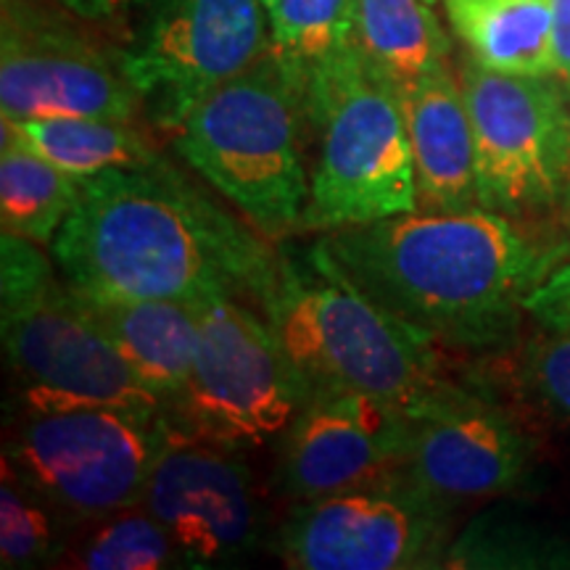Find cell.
Masks as SVG:
<instances>
[{"label": "cell", "instance_id": "15", "mask_svg": "<svg viewBox=\"0 0 570 570\" xmlns=\"http://www.w3.org/2000/svg\"><path fill=\"white\" fill-rule=\"evenodd\" d=\"M531 462L533 444L515 420L483 396L460 389L412 417L402 473L454 508L518 489Z\"/></svg>", "mask_w": 570, "mask_h": 570}, {"label": "cell", "instance_id": "2", "mask_svg": "<svg viewBox=\"0 0 570 570\" xmlns=\"http://www.w3.org/2000/svg\"><path fill=\"white\" fill-rule=\"evenodd\" d=\"M317 244L375 304L449 346L502 341L533 288L570 254L487 206L404 212L327 230Z\"/></svg>", "mask_w": 570, "mask_h": 570}, {"label": "cell", "instance_id": "18", "mask_svg": "<svg viewBox=\"0 0 570 570\" xmlns=\"http://www.w3.org/2000/svg\"><path fill=\"white\" fill-rule=\"evenodd\" d=\"M356 51L396 96L452 67V38L431 0H354Z\"/></svg>", "mask_w": 570, "mask_h": 570}, {"label": "cell", "instance_id": "26", "mask_svg": "<svg viewBox=\"0 0 570 570\" xmlns=\"http://www.w3.org/2000/svg\"><path fill=\"white\" fill-rule=\"evenodd\" d=\"M525 312L544 331H568L570 327V259L560 262L544 283L525 298Z\"/></svg>", "mask_w": 570, "mask_h": 570}, {"label": "cell", "instance_id": "12", "mask_svg": "<svg viewBox=\"0 0 570 570\" xmlns=\"http://www.w3.org/2000/svg\"><path fill=\"white\" fill-rule=\"evenodd\" d=\"M3 119L96 117L135 122L140 101L119 67L75 21L38 0H3L0 21Z\"/></svg>", "mask_w": 570, "mask_h": 570}, {"label": "cell", "instance_id": "19", "mask_svg": "<svg viewBox=\"0 0 570 570\" xmlns=\"http://www.w3.org/2000/svg\"><path fill=\"white\" fill-rule=\"evenodd\" d=\"M475 61L512 75H554L552 0H441Z\"/></svg>", "mask_w": 570, "mask_h": 570}, {"label": "cell", "instance_id": "22", "mask_svg": "<svg viewBox=\"0 0 570 570\" xmlns=\"http://www.w3.org/2000/svg\"><path fill=\"white\" fill-rule=\"evenodd\" d=\"M80 196V177L63 173L32 148L3 135L0 223L3 233L32 244H53Z\"/></svg>", "mask_w": 570, "mask_h": 570}, {"label": "cell", "instance_id": "1", "mask_svg": "<svg viewBox=\"0 0 570 570\" xmlns=\"http://www.w3.org/2000/svg\"><path fill=\"white\" fill-rule=\"evenodd\" d=\"M51 254L69 288L92 298L240 296L262 306L277 275L262 233L235 223L167 159L80 177Z\"/></svg>", "mask_w": 570, "mask_h": 570}, {"label": "cell", "instance_id": "7", "mask_svg": "<svg viewBox=\"0 0 570 570\" xmlns=\"http://www.w3.org/2000/svg\"><path fill=\"white\" fill-rule=\"evenodd\" d=\"M240 296L198 304L202 336L188 381L164 410L175 439L246 449L281 439L309 386L269 327Z\"/></svg>", "mask_w": 570, "mask_h": 570}, {"label": "cell", "instance_id": "13", "mask_svg": "<svg viewBox=\"0 0 570 570\" xmlns=\"http://www.w3.org/2000/svg\"><path fill=\"white\" fill-rule=\"evenodd\" d=\"M412 417L362 391H309L281 436L275 481L294 502H312L402 473Z\"/></svg>", "mask_w": 570, "mask_h": 570}, {"label": "cell", "instance_id": "10", "mask_svg": "<svg viewBox=\"0 0 570 570\" xmlns=\"http://www.w3.org/2000/svg\"><path fill=\"white\" fill-rule=\"evenodd\" d=\"M460 85L475 135L479 204L504 217L560 209L570 156V96L554 75H512L465 56Z\"/></svg>", "mask_w": 570, "mask_h": 570}, {"label": "cell", "instance_id": "27", "mask_svg": "<svg viewBox=\"0 0 570 570\" xmlns=\"http://www.w3.org/2000/svg\"><path fill=\"white\" fill-rule=\"evenodd\" d=\"M550 48L554 77L570 88V0H552Z\"/></svg>", "mask_w": 570, "mask_h": 570}, {"label": "cell", "instance_id": "8", "mask_svg": "<svg viewBox=\"0 0 570 570\" xmlns=\"http://www.w3.org/2000/svg\"><path fill=\"white\" fill-rule=\"evenodd\" d=\"M119 67L156 130L190 111L269 51L265 0H132Z\"/></svg>", "mask_w": 570, "mask_h": 570}, {"label": "cell", "instance_id": "14", "mask_svg": "<svg viewBox=\"0 0 570 570\" xmlns=\"http://www.w3.org/2000/svg\"><path fill=\"white\" fill-rule=\"evenodd\" d=\"M140 508L167 529L188 568L244 560L265 520L238 449L175 436L148 475Z\"/></svg>", "mask_w": 570, "mask_h": 570}, {"label": "cell", "instance_id": "28", "mask_svg": "<svg viewBox=\"0 0 570 570\" xmlns=\"http://www.w3.org/2000/svg\"><path fill=\"white\" fill-rule=\"evenodd\" d=\"M56 3L88 24H109V21L125 17L132 0H56Z\"/></svg>", "mask_w": 570, "mask_h": 570}, {"label": "cell", "instance_id": "24", "mask_svg": "<svg viewBox=\"0 0 570 570\" xmlns=\"http://www.w3.org/2000/svg\"><path fill=\"white\" fill-rule=\"evenodd\" d=\"M56 512L51 504L21 479L3 454L0 479V566L6 570L38 568L59 554Z\"/></svg>", "mask_w": 570, "mask_h": 570}, {"label": "cell", "instance_id": "3", "mask_svg": "<svg viewBox=\"0 0 570 570\" xmlns=\"http://www.w3.org/2000/svg\"><path fill=\"white\" fill-rule=\"evenodd\" d=\"M259 309L309 391H362L417 417L462 389L441 365L436 341L356 288L320 244L277 254Z\"/></svg>", "mask_w": 570, "mask_h": 570}, {"label": "cell", "instance_id": "11", "mask_svg": "<svg viewBox=\"0 0 570 570\" xmlns=\"http://www.w3.org/2000/svg\"><path fill=\"white\" fill-rule=\"evenodd\" d=\"M404 473L298 502L277 533V554L298 570H410L446 558L449 515Z\"/></svg>", "mask_w": 570, "mask_h": 570}, {"label": "cell", "instance_id": "29", "mask_svg": "<svg viewBox=\"0 0 570 570\" xmlns=\"http://www.w3.org/2000/svg\"><path fill=\"white\" fill-rule=\"evenodd\" d=\"M560 209L566 212V217L570 219V156H568V173H566V188H562V204Z\"/></svg>", "mask_w": 570, "mask_h": 570}, {"label": "cell", "instance_id": "6", "mask_svg": "<svg viewBox=\"0 0 570 570\" xmlns=\"http://www.w3.org/2000/svg\"><path fill=\"white\" fill-rule=\"evenodd\" d=\"M306 125L320 132L302 230H338L417 209V183L402 101L360 51L306 90Z\"/></svg>", "mask_w": 570, "mask_h": 570}, {"label": "cell", "instance_id": "23", "mask_svg": "<svg viewBox=\"0 0 570 570\" xmlns=\"http://www.w3.org/2000/svg\"><path fill=\"white\" fill-rule=\"evenodd\" d=\"M88 570H161L185 566L173 537L140 504L98 520L69 562Z\"/></svg>", "mask_w": 570, "mask_h": 570}, {"label": "cell", "instance_id": "21", "mask_svg": "<svg viewBox=\"0 0 570 570\" xmlns=\"http://www.w3.org/2000/svg\"><path fill=\"white\" fill-rule=\"evenodd\" d=\"M265 9L269 53L306 101L309 85L354 51V0H265Z\"/></svg>", "mask_w": 570, "mask_h": 570}, {"label": "cell", "instance_id": "20", "mask_svg": "<svg viewBox=\"0 0 570 570\" xmlns=\"http://www.w3.org/2000/svg\"><path fill=\"white\" fill-rule=\"evenodd\" d=\"M3 135L32 148L75 177H90L104 169L148 167L161 156L154 151L135 122L96 117L3 119Z\"/></svg>", "mask_w": 570, "mask_h": 570}, {"label": "cell", "instance_id": "17", "mask_svg": "<svg viewBox=\"0 0 570 570\" xmlns=\"http://www.w3.org/2000/svg\"><path fill=\"white\" fill-rule=\"evenodd\" d=\"M77 296L122 354L135 377L154 396H159L167 410L194 367L202 336L198 304Z\"/></svg>", "mask_w": 570, "mask_h": 570}, {"label": "cell", "instance_id": "9", "mask_svg": "<svg viewBox=\"0 0 570 570\" xmlns=\"http://www.w3.org/2000/svg\"><path fill=\"white\" fill-rule=\"evenodd\" d=\"M169 439L167 417L148 412L24 410L6 458L61 518L101 520L140 504Z\"/></svg>", "mask_w": 570, "mask_h": 570}, {"label": "cell", "instance_id": "30", "mask_svg": "<svg viewBox=\"0 0 570 570\" xmlns=\"http://www.w3.org/2000/svg\"><path fill=\"white\" fill-rule=\"evenodd\" d=\"M431 3H436V0H431Z\"/></svg>", "mask_w": 570, "mask_h": 570}, {"label": "cell", "instance_id": "5", "mask_svg": "<svg viewBox=\"0 0 570 570\" xmlns=\"http://www.w3.org/2000/svg\"><path fill=\"white\" fill-rule=\"evenodd\" d=\"M40 244L0 238V336L24 410L122 407L164 415Z\"/></svg>", "mask_w": 570, "mask_h": 570}, {"label": "cell", "instance_id": "16", "mask_svg": "<svg viewBox=\"0 0 570 570\" xmlns=\"http://www.w3.org/2000/svg\"><path fill=\"white\" fill-rule=\"evenodd\" d=\"M399 101L407 122L417 209L465 212L481 206L473 122L452 67L423 77Z\"/></svg>", "mask_w": 570, "mask_h": 570}, {"label": "cell", "instance_id": "4", "mask_svg": "<svg viewBox=\"0 0 570 570\" xmlns=\"http://www.w3.org/2000/svg\"><path fill=\"white\" fill-rule=\"evenodd\" d=\"M304 98L265 53L212 90L175 132V148L267 238L302 230L309 180L302 161Z\"/></svg>", "mask_w": 570, "mask_h": 570}, {"label": "cell", "instance_id": "25", "mask_svg": "<svg viewBox=\"0 0 570 570\" xmlns=\"http://www.w3.org/2000/svg\"><path fill=\"white\" fill-rule=\"evenodd\" d=\"M525 389L562 420H570V327L547 331L523 354Z\"/></svg>", "mask_w": 570, "mask_h": 570}]
</instances>
